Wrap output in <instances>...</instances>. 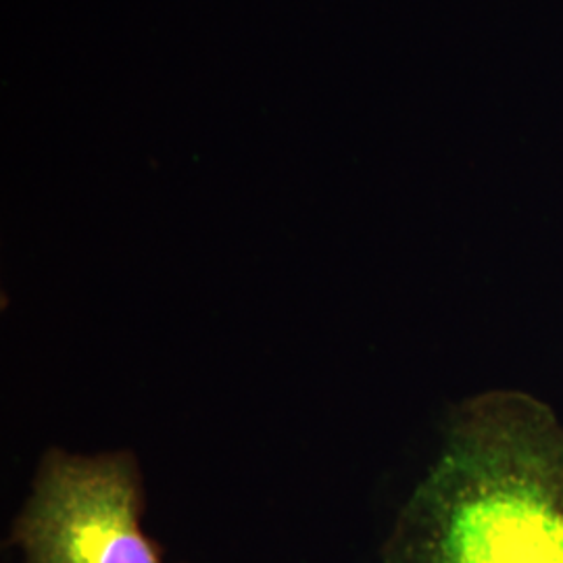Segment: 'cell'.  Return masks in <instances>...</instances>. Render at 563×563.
<instances>
[{"label": "cell", "instance_id": "obj_1", "mask_svg": "<svg viewBox=\"0 0 563 563\" xmlns=\"http://www.w3.org/2000/svg\"><path fill=\"white\" fill-rule=\"evenodd\" d=\"M383 563H563V423L530 393L460 402Z\"/></svg>", "mask_w": 563, "mask_h": 563}, {"label": "cell", "instance_id": "obj_2", "mask_svg": "<svg viewBox=\"0 0 563 563\" xmlns=\"http://www.w3.org/2000/svg\"><path fill=\"white\" fill-rule=\"evenodd\" d=\"M144 476L130 449L48 446L11 523L21 563H165L142 530Z\"/></svg>", "mask_w": 563, "mask_h": 563}]
</instances>
